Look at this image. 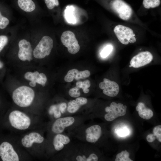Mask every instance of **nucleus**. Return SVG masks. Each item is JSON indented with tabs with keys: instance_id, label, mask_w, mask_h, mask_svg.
<instances>
[{
	"instance_id": "1",
	"label": "nucleus",
	"mask_w": 161,
	"mask_h": 161,
	"mask_svg": "<svg viewBox=\"0 0 161 161\" xmlns=\"http://www.w3.org/2000/svg\"><path fill=\"white\" fill-rule=\"evenodd\" d=\"M75 130V135L86 143H93L100 138L102 133L101 127L97 124L80 126Z\"/></svg>"
},
{
	"instance_id": "2",
	"label": "nucleus",
	"mask_w": 161,
	"mask_h": 161,
	"mask_svg": "<svg viewBox=\"0 0 161 161\" xmlns=\"http://www.w3.org/2000/svg\"><path fill=\"white\" fill-rule=\"evenodd\" d=\"M35 97V93L33 89L26 86L18 87L13 91L12 94V99L14 103L23 108L30 106Z\"/></svg>"
},
{
	"instance_id": "3",
	"label": "nucleus",
	"mask_w": 161,
	"mask_h": 161,
	"mask_svg": "<svg viewBox=\"0 0 161 161\" xmlns=\"http://www.w3.org/2000/svg\"><path fill=\"white\" fill-rule=\"evenodd\" d=\"M8 117L11 126L18 130L27 129L31 124V120L30 117L19 110L13 111L10 113Z\"/></svg>"
},
{
	"instance_id": "4",
	"label": "nucleus",
	"mask_w": 161,
	"mask_h": 161,
	"mask_svg": "<svg viewBox=\"0 0 161 161\" xmlns=\"http://www.w3.org/2000/svg\"><path fill=\"white\" fill-rule=\"evenodd\" d=\"M53 47L52 39L49 36H44L34 49L33 56L36 58H43L50 54Z\"/></svg>"
},
{
	"instance_id": "5",
	"label": "nucleus",
	"mask_w": 161,
	"mask_h": 161,
	"mask_svg": "<svg viewBox=\"0 0 161 161\" xmlns=\"http://www.w3.org/2000/svg\"><path fill=\"white\" fill-rule=\"evenodd\" d=\"M77 120L76 117L72 116L62 117L56 119L51 125V131L55 134L63 133L66 129L76 125Z\"/></svg>"
},
{
	"instance_id": "6",
	"label": "nucleus",
	"mask_w": 161,
	"mask_h": 161,
	"mask_svg": "<svg viewBox=\"0 0 161 161\" xmlns=\"http://www.w3.org/2000/svg\"><path fill=\"white\" fill-rule=\"evenodd\" d=\"M114 32L120 42L123 44L127 45L129 43H133L136 41L135 34L129 27L118 25L115 27Z\"/></svg>"
},
{
	"instance_id": "7",
	"label": "nucleus",
	"mask_w": 161,
	"mask_h": 161,
	"mask_svg": "<svg viewBox=\"0 0 161 161\" xmlns=\"http://www.w3.org/2000/svg\"><path fill=\"white\" fill-rule=\"evenodd\" d=\"M127 106L121 103H117L112 102L109 106H106L105 111L107 113L105 114L104 118L107 121H112L117 118L123 116L126 114Z\"/></svg>"
},
{
	"instance_id": "8",
	"label": "nucleus",
	"mask_w": 161,
	"mask_h": 161,
	"mask_svg": "<svg viewBox=\"0 0 161 161\" xmlns=\"http://www.w3.org/2000/svg\"><path fill=\"white\" fill-rule=\"evenodd\" d=\"M62 44L67 48L69 52L72 54L78 52L80 48L75 35L72 31L67 30L64 32L61 36Z\"/></svg>"
},
{
	"instance_id": "9",
	"label": "nucleus",
	"mask_w": 161,
	"mask_h": 161,
	"mask_svg": "<svg viewBox=\"0 0 161 161\" xmlns=\"http://www.w3.org/2000/svg\"><path fill=\"white\" fill-rule=\"evenodd\" d=\"M112 6L114 11L121 19L127 20L131 16L132 10L131 7L122 0H114Z\"/></svg>"
},
{
	"instance_id": "10",
	"label": "nucleus",
	"mask_w": 161,
	"mask_h": 161,
	"mask_svg": "<svg viewBox=\"0 0 161 161\" xmlns=\"http://www.w3.org/2000/svg\"><path fill=\"white\" fill-rule=\"evenodd\" d=\"M0 156L3 161H18V155L13 145L7 142H4L0 145Z\"/></svg>"
},
{
	"instance_id": "11",
	"label": "nucleus",
	"mask_w": 161,
	"mask_h": 161,
	"mask_svg": "<svg viewBox=\"0 0 161 161\" xmlns=\"http://www.w3.org/2000/svg\"><path fill=\"white\" fill-rule=\"evenodd\" d=\"M103 81L99 83L100 88L103 89V92L105 95L110 97L116 96L119 91V87L115 82L104 78Z\"/></svg>"
},
{
	"instance_id": "12",
	"label": "nucleus",
	"mask_w": 161,
	"mask_h": 161,
	"mask_svg": "<svg viewBox=\"0 0 161 161\" xmlns=\"http://www.w3.org/2000/svg\"><path fill=\"white\" fill-rule=\"evenodd\" d=\"M153 59V55L150 52H142L132 58L130 61V65L133 67L138 68L149 64Z\"/></svg>"
},
{
	"instance_id": "13",
	"label": "nucleus",
	"mask_w": 161,
	"mask_h": 161,
	"mask_svg": "<svg viewBox=\"0 0 161 161\" xmlns=\"http://www.w3.org/2000/svg\"><path fill=\"white\" fill-rule=\"evenodd\" d=\"M18 45L19 50L18 56L19 59L23 61H30L32 59L33 52L30 43L23 39L19 41Z\"/></svg>"
},
{
	"instance_id": "14",
	"label": "nucleus",
	"mask_w": 161,
	"mask_h": 161,
	"mask_svg": "<svg viewBox=\"0 0 161 161\" xmlns=\"http://www.w3.org/2000/svg\"><path fill=\"white\" fill-rule=\"evenodd\" d=\"M44 138L39 133L32 132L24 135L21 140L22 145L26 148H30L34 144H41L43 143Z\"/></svg>"
},
{
	"instance_id": "15",
	"label": "nucleus",
	"mask_w": 161,
	"mask_h": 161,
	"mask_svg": "<svg viewBox=\"0 0 161 161\" xmlns=\"http://www.w3.org/2000/svg\"><path fill=\"white\" fill-rule=\"evenodd\" d=\"M71 142L69 137L62 134H56L53 137L52 144L55 150L57 151L62 150Z\"/></svg>"
},
{
	"instance_id": "16",
	"label": "nucleus",
	"mask_w": 161,
	"mask_h": 161,
	"mask_svg": "<svg viewBox=\"0 0 161 161\" xmlns=\"http://www.w3.org/2000/svg\"><path fill=\"white\" fill-rule=\"evenodd\" d=\"M71 157L77 161H97L98 158L97 155L93 153H88V149L76 152Z\"/></svg>"
},
{
	"instance_id": "17",
	"label": "nucleus",
	"mask_w": 161,
	"mask_h": 161,
	"mask_svg": "<svg viewBox=\"0 0 161 161\" xmlns=\"http://www.w3.org/2000/svg\"><path fill=\"white\" fill-rule=\"evenodd\" d=\"M136 110L138 112L139 115L141 118L145 120H149L153 116V111L147 108L144 104L142 102L138 103L136 107Z\"/></svg>"
},
{
	"instance_id": "18",
	"label": "nucleus",
	"mask_w": 161,
	"mask_h": 161,
	"mask_svg": "<svg viewBox=\"0 0 161 161\" xmlns=\"http://www.w3.org/2000/svg\"><path fill=\"white\" fill-rule=\"evenodd\" d=\"M18 4L19 7L23 11L30 12L35 8V5L32 0H18Z\"/></svg>"
},
{
	"instance_id": "19",
	"label": "nucleus",
	"mask_w": 161,
	"mask_h": 161,
	"mask_svg": "<svg viewBox=\"0 0 161 161\" xmlns=\"http://www.w3.org/2000/svg\"><path fill=\"white\" fill-rule=\"evenodd\" d=\"M81 106L77 103L75 100H70L68 103L67 112L69 114H74L78 112Z\"/></svg>"
},
{
	"instance_id": "20",
	"label": "nucleus",
	"mask_w": 161,
	"mask_h": 161,
	"mask_svg": "<svg viewBox=\"0 0 161 161\" xmlns=\"http://www.w3.org/2000/svg\"><path fill=\"white\" fill-rule=\"evenodd\" d=\"M129 153L126 150L123 151L116 156L115 161H133L129 158Z\"/></svg>"
},
{
	"instance_id": "21",
	"label": "nucleus",
	"mask_w": 161,
	"mask_h": 161,
	"mask_svg": "<svg viewBox=\"0 0 161 161\" xmlns=\"http://www.w3.org/2000/svg\"><path fill=\"white\" fill-rule=\"evenodd\" d=\"M160 4V0H143V6L146 9L157 7Z\"/></svg>"
},
{
	"instance_id": "22",
	"label": "nucleus",
	"mask_w": 161,
	"mask_h": 161,
	"mask_svg": "<svg viewBox=\"0 0 161 161\" xmlns=\"http://www.w3.org/2000/svg\"><path fill=\"white\" fill-rule=\"evenodd\" d=\"M78 71L76 69H72L69 70L64 77L65 81L67 82L72 81Z\"/></svg>"
},
{
	"instance_id": "23",
	"label": "nucleus",
	"mask_w": 161,
	"mask_h": 161,
	"mask_svg": "<svg viewBox=\"0 0 161 161\" xmlns=\"http://www.w3.org/2000/svg\"><path fill=\"white\" fill-rule=\"evenodd\" d=\"M39 74V72L37 71L34 72H28L25 74L24 77L27 80L36 82Z\"/></svg>"
},
{
	"instance_id": "24",
	"label": "nucleus",
	"mask_w": 161,
	"mask_h": 161,
	"mask_svg": "<svg viewBox=\"0 0 161 161\" xmlns=\"http://www.w3.org/2000/svg\"><path fill=\"white\" fill-rule=\"evenodd\" d=\"M65 16L67 21L69 23H75V18L73 14L72 9L69 8L65 10Z\"/></svg>"
},
{
	"instance_id": "25",
	"label": "nucleus",
	"mask_w": 161,
	"mask_h": 161,
	"mask_svg": "<svg viewBox=\"0 0 161 161\" xmlns=\"http://www.w3.org/2000/svg\"><path fill=\"white\" fill-rule=\"evenodd\" d=\"M90 75V72L88 70L78 71L75 78L76 80L80 79H84L89 77Z\"/></svg>"
},
{
	"instance_id": "26",
	"label": "nucleus",
	"mask_w": 161,
	"mask_h": 161,
	"mask_svg": "<svg viewBox=\"0 0 161 161\" xmlns=\"http://www.w3.org/2000/svg\"><path fill=\"white\" fill-rule=\"evenodd\" d=\"M113 48L111 44L106 46L100 52L101 57L103 58H105L107 57L112 52Z\"/></svg>"
},
{
	"instance_id": "27",
	"label": "nucleus",
	"mask_w": 161,
	"mask_h": 161,
	"mask_svg": "<svg viewBox=\"0 0 161 161\" xmlns=\"http://www.w3.org/2000/svg\"><path fill=\"white\" fill-rule=\"evenodd\" d=\"M47 77L45 74L39 73L36 80V83L41 85L43 87L45 86L47 81Z\"/></svg>"
},
{
	"instance_id": "28",
	"label": "nucleus",
	"mask_w": 161,
	"mask_h": 161,
	"mask_svg": "<svg viewBox=\"0 0 161 161\" xmlns=\"http://www.w3.org/2000/svg\"><path fill=\"white\" fill-rule=\"evenodd\" d=\"M153 134L158 140L161 142V125H159L155 126L153 130Z\"/></svg>"
},
{
	"instance_id": "29",
	"label": "nucleus",
	"mask_w": 161,
	"mask_h": 161,
	"mask_svg": "<svg viewBox=\"0 0 161 161\" xmlns=\"http://www.w3.org/2000/svg\"><path fill=\"white\" fill-rule=\"evenodd\" d=\"M69 95L72 97L77 98L80 95L79 88L76 86L70 89L68 92Z\"/></svg>"
},
{
	"instance_id": "30",
	"label": "nucleus",
	"mask_w": 161,
	"mask_h": 161,
	"mask_svg": "<svg viewBox=\"0 0 161 161\" xmlns=\"http://www.w3.org/2000/svg\"><path fill=\"white\" fill-rule=\"evenodd\" d=\"M44 1L47 7L50 10L52 9L55 6L59 5L58 0H44Z\"/></svg>"
},
{
	"instance_id": "31",
	"label": "nucleus",
	"mask_w": 161,
	"mask_h": 161,
	"mask_svg": "<svg viewBox=\"0 0 161 161\" xmlns=\"http://www.w3.org/2000/svg\"><path fill=\"white\" fill-rule=\"evenodd\" d=\"M9 23V19L2 16L0 12V29H4L7 27Z\"/></svg>"
},
{
	"instance_id": "32",
	"label": "nucleus",
	"mask_w": 161,
	"mask_h": 161,
	"mask_svg": "<svg viewBox=\"0 0 161 161\" xmlns=\"http://www.w3.org/2000/svg\"><path fill=\"white\" fill-rule=\"evenodd\" d=\"M90 86V81L88 80H86L82 82L81 88L82 89L83 92L86 94L89 92V90L88 88Z\"/></svg>"
},
{
	"instance_id": "33",
	"label": "nucleus",
	"mask_w": 161,
	"mask_h": 161,
	"mask_svg": "<svg viewBox=\"0 0 161 161\" xmlns=\"http://www.w3.org/2000/svg\"><path fill=\"white\" fill-rule=\"evenodd\" d=\"M7 37L4 35L0 36V52L7 45L8 42Z\"/></svg>"
},
{
	"instance_id": "34",
	"label": "nucleus",
	"mask_w": 161,
	"mask_h": 161,
	"mask_svg": "<svg viewBox=\"0 0 161 161\" xmlns=\"http://www.w3.org/2000/svg\"><path fill=\"white\" fill-rule=\"evenodd\" d=\"M75 100L78 104L81 106L85 105L88 103L87 99L84 97H77Z\"/></svg>"
},
{
	"instance_id": "35",
	"label": "nucleus",
	"mask_w": 161,
	"mask_h": 161,
	"mask_svg": "<svg viewBox=\"0 0 161 161\" xmlns=\"http://www.w3.org/2000/svg\"><path fill=\"white\" fill-rule=\"evenodd\" d=\"M59 109L62 115L66 112L67 105L66 103L62 102L58 104Z\"/></svg>"
},
{
	"instance_id": "36",
	"label": "nucleus",
	"mask_w": 161,
	"mask_h": 161,
	"mask_svg": "<svg viewBox=\"0 0 161 161\" xmlns=\"http://www.w3.org/2000/svg\"><path fill=\"white\" fill-rule=\"evenodd\" d=\"M147 140L149 142L151 143L154 142L156 139V137L153 134H150L146 137Z\"/></svg>"
},
{
	"instance_id": "37",
	"label": "nucleus",
	"mask_w": 161,
	"mask_h": 161,
	"mask_svg": "<svg viewBox=\"0 0 161 161\" xmlns=\"http://www.w3.org/2000/svg\"><path fill=\"white\" fill-rule=\"evenodd\" d=\"M128 133V131L126 129H123L121 130L119 133L120 136H124L127 135Z\"/></svg>"
},
{
	"instance_id": "38",
	"label": "nucleus",
	"mask_w": 161,
	"mask_h": 161,
	"mask_svg": "<svg viewBox=\"0 0 161 161\" xmlns=\"http://www.w3.org/2000/svg\"><path fill=\"white\" fill-rule=\"evenodd\" d=\"M82 83V82L81 81H78L76 83V86L79 88H80L81 87Z\"/></svg>"
},
{
	"instance_id": "39",
	"label": "nucleus",
	"mask_w": 161,
	"mask_h": 161,
	"mask_svg": "<svg viewBox=\"0 0 161 161\" xmlns=\"http://www.w3.org/2000/svg\"><path fill=\"white\" fill-rule=\"evenodd\" d=\"M36 82L34 81H30L29 83V85L32 87H34L36 85Z\"/></svg>"
},
{
	"instance_id": "40",
	"label": "nucleus",
	"mask_w": 161,
	"mask_h": 161,
	"mask_svg": "<svg viewBox=\"0 0 161 161\" xmlns=\"http://www.w3.org/2000/svg\"><path fill=\"white\" fill-rule=\"evenodd\" d=\"M4 66L3 63L0 61V69L2 68Z\"/></svg>"
},
{
	"instance_id": "41",
	"label": "nucleus",
	"mask_w": 161,
	"mask_h": 161,
	"mask_svg": "<svg viewBox=\"0 0 161 161\" xmlns=\"http://www.w3.org/2000/svg\"><path fill=\"white\" fill-rule=\"evenodd\" d=\"M129 67H132V66H131L130 65H129Z\"/></svg>"
}]
</instances>
